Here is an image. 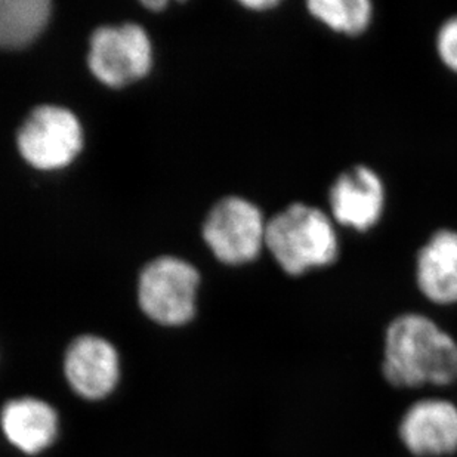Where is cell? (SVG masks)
Here are the masks:
<instances>
[{
	"instance_id": "2e32d148",
	"label": "cell",
	"mask_w": 457,
	"mask_h": 457,
	"mask_svg": "<svg viewBox=\"0 0 457 457\" xmlns=\"http://www.w3.org/2000/svg\"><path fill=\"white\" fill-rule=\"evenodd\" d=\"M144 6H147V8L150 9H162L166 6V2H157V0H154V2H144Z\"/></svg>"
},
{
	"instance_id": "9a60e30c",
	"label": "cell",
	"mask_w": 457,
	"mask_h": 457,
	"mask_svg": "<svg viewBox=\"0 0 457 457\" xmlns=\"http://www.w3.org/2000/svg\"><path fill=\"white\" fill-rule=\"evenodd\" d=\"M246 8L254 9V11H265V9L274 8L278 4L276 0H249V2H242Z\"/></svg>"
},
{
	"instance_id": "277c9868",
	"label": "cell",
	"mask_w": 457,
	"mask_h": 457,
	"mask_svg": "<svg viewBox=\"0 0 457 457\" xmlns=\"http://www.w3.org/2000/svg\"><path fill=\"white\" fill-rule=\"evenodd\" d=\"M267 222L247 200L227 197L212 209L204 227V240L216 258L229 265L253 261L265 246Z\"/></svg>"
},
{
	"instance_id": "3957f363",
	"label": "cell",
	"mask_w": 457,
	"mask_h": 457,
	"mask_svg": "<svg viewBox=\"0 0 457 457\" xmlns=\"http://www.w3.org/2000/svg\"><path fill=\"white\" fill-rule=\"evenodd\" d=\"M199 274L181 259H155L139 277L138 299L148 319L168 328L184 326L195 314Z\"/></svg>"
},
{
	"instance_id": "ba28073f",
	"label": "cell",
	"mask_w": 457,
	"mask_h": 457,
	"mask_svg": "<svg viewBox=\"0 0 457 457\" xmlns=\"http://www.w3.org/2000/svg\"><path fill=\"white\" fill-rule=\"evenodd\" d=\"M62 371L70 389L78 397L101 402L110 397L120 382V355L107 339L83 335L65 351Z\"/></svg>"
},
{
	"instance_id": "7c38bea8",
	"label": "cell",
	"mask_w": 457,
	"mask_h": 457,
	"mask_svg": "<svg viewBox=\"0 0 457 457\" xmlns=\"http://www.w3.org/2000/svg\"><path fill=\"white\" fill-rule=\"evenodd\" d=\"M49 15L48 0H0V48L31 44L44 31Z\"/></svg>"
},
{
	"instance_id": "30bf717a",
	"label": "cell",
	"mask_w": 457,
	"mask_h": 457,
	"mask_svg": "<svg viewBox=\"0 0 457 457\" xmlns=\"http://www.w3.org/2000/svg\"><path fill=\"white\" fill-rule=\"evenodd\" d=\"M0 431L20 453L37 456L55 445L60 436V416L42 398H11L0 409Z\"/></svg>"
},
{
	"instance_id": "5bb4252c",
	"label": "cell",
	"mask_w": 457,
	"mask_h": 457,
	"mask_svg": "<svg viewBox=\"0 0 457 457\" xmlns=\"http://www.w3.org/2000/svg\"><path fill=\"white\" fill-rule=\"evenodd\" d=\"M436 52L443 64L457 73V15L440 27L436 35Z\"/></svg>"
},
{
	"instance_id": "6da1fadb",
	"label": "cell",
	"mask_w": 457,
	"mask_h": 457,
	"mask_svg": "<svg viewBox=\"0 0 457 457\" xmlns=\"http://www.w3.org/2000/svg\"><path fill=\"white\" fill-rule=\"evenodd\" d=\"M380 371L400 393L445 395L457 402L456 337L429 315L403 312L385 328Z\"/></svg>"
},
{
	"instance_id": "8992f818",
	"label": "cell",
	"mask_w": 457,
	"mask_h": 457,
	"mask_svg": "<svg viewBox=\"0 0 457 457\" xmlns=\"http://www.w3.org/2000/svg\"><path fill=\"white\" fill-rule=\"evenodd\" d=\"M87 62L96 79L108 87L137 82L152 67V44L143 27H101L92 35Z\"/></svg>"
},
{
	"instance_id": "5b68a950",
	"label": "cell",
	"mask_w": 457,
	"mask_h": 457,
	"mask_svg": "<svg viewBox=\"0 0 457 457\" xmlns=\"http://www.w3.org/2000/svg\"><path fill=\"white\" fill-rule=\"evenodd\" d=\"M18 148L35 168L60 169L82 150V128L73 112L56 105H40L18 132Z\"/></svg>"
},
{
	"instance_id": "4fadbf2b",
	"label": "cell",
	"mask_w": 457,
	"mask_h": 457,
	"mask_svg": "<svg viewBox=\"0 0 457 457\" xmlns=\"http://www.w3.org/2000/svg\"><path fill=\"white\" fill-rule=\"evenodd\" d=\"M308 12L330 30L358 36L370 26L373 4L369 0H311Z\"/></svg>"
},
{
	"instance_id": "8fae6325",
	"label": "cell",
	"mask_w": 457,
	"mask_h": 457,
	"mask_svg": "<svg viewBox=\"0 0 457 457\" xmlns=\"http://www.w3.org/2000/svg\"><path fill=\"white\" fill-rule=\"evenodd\" d=\"M416 283L434 305H457V231L432 234L416 259Z\"/></svg>"
},
{
	"instance_id": "52a82bcc",
	"label": "cell",
	"mask_w": 457,
	"mask_h": 457,
	"mask_svg": "<svg viewBox=\"0 0 457 457\" xmlns=\"http://www.w3.org/2000/svg\"><path fill=\"white\" fill-rule=\"evenodd\" d=\"M397 434L409 456H457L456 400L445 395L416 398L402 414Z\"/></svg>"
},
{
	"instance_id": "9c48e42d",
	"label": "cell",
	"mask_w": 457,
	"mask_h": 457,
	"mask_svg": "<svg viewBox=\"0 0 457 457\" xmlns=\"http://www.w3.org/2000/svg\"><path fill=\"white\" fill-rule=\"evenodd\" d=\"M385 186L379 175L364 164L342 172L328 191L335 222L366 233L384 215Z\"/></svg>"
},
{
	"instance_id": "7a4b0ae2",
	"label": "cell",
	"mask_w": 457,
	"mask_h": 457,
	"mask_svg": "<svg viewBox=\"0 0 457 457\" xmlns=\"http://www.w3.org/2000/svg\"><path fill=\"white\" fill-rule=\"evenodd\" d=\"M265 246L289 276L332 265L339 240L332 218L319 207L294 204L267 222Z\"/></svg>"
}]
</instances>
